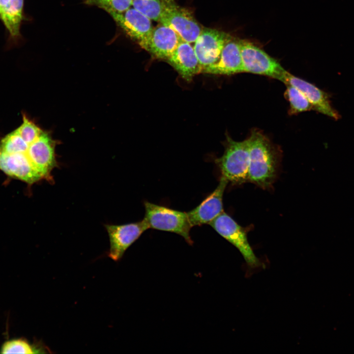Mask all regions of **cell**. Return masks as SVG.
Returning <instances> with one entry per match:
<instances>
[{
  "mask_svg": "<svg viewBox=\"0 0 354 354\" xmlns=\"http://www.w3.org/2000/svg\"><path fill=\"white\" fill-rule=\"evenodd\" d=\"M209 225L239 250L249 266L256 268L261 266L249 243L245 229L229 215L223 211Z\"/></svg>",
  "mask_w": 354,
  "mask_h": 354,
  "instance_id": "5b68a950",
  "label": "cell"
},
{
  "mask_svg": "<svg viewBox=\"0 0 354 354\" xmlns=\"http://www.w3.org/2000/svg\"><path fill=\"white\" fill-rule=\"evenodd\" d=\"M108 232L110 249L108 256L115 261L120 260L125 251L148 227L145 221L122 225H105Z\"/></svg>",
  "mask_w": 354,
  "mask_h": 354,
  "instance_id": "9c48e42d",
  "label": "cell"
},
{
  "mask_svg": "<svg viewBox=\"0 0 354 354\" xmlns=\"http://www.w3.org/2000/svg\"><path fill=\"white\" fill-rule=\"evenodd\" d=\"M182 40L173 29L160 23L153 27L144 50L153 59L166 61Z\"/></svg>",
  "mask_w": 354,
  "mask_h": 354,
  "instance_id": "7c38bea8",
  "label": "cell"
},
{
  "mask_svg": "<svg viewBox=\"0 0 354 354\" xmlns=\"http://www.w3.org/2000/svg\"><path fill=\"white\" fill-rule=\"evenodd\" d=\"M16 130L29 145L35 141L43 132L39 127L25 115L23 116V123Z\"/></svg>",
  "mask_w": 354,
  "mask_h": 354,
  "instance_id": "7402d4cb",
  "label": "cell"
},
{
  "mask_svg": "<svg viewBox=\"0 0 354 354\" xmlns=\"http://www.w3.org/2000/svg\"><path fill=\"white\" fill-rule=\"evenodd\" d=\"M162 6L159 23L173 29L183 40L194 43L203 27L192 13L175 0H162Z\"/></svg>",
  "mask_w": 354,
  "mask_h": 354,
  "instance_id": "277c9868",
  "label": "cell"
},
{
  "mask_svg": "<svg viewBox=\"0 0 354 354\" xmlns=\"http://www.w3.org/2000/svg\"><path fill=\"white\" fill-rule=\"evenodd\" d=\"M110 15L127 36L145 48L153 28L149 18L133 7L124 12Z\"/></svg>",
  "mask_w": 354,
  "mask_h": 354,
  "instance_id": "30bf717a",
  "label": "cell"
},
{
  "mask_svg": "<svg viewBox=\"0 0 354 354\" xmlns=\"http://www.w3.org/2000/svg\"><path fill=\"white\" fill-rule=\"evenodd\" d=\"M10 0H0V13Z\"/></svg>",
  "mask_w": 354,
  "mask_h": 354,
  "instance_id": "603a6c76",
  "label": "cell"
},
{
  "mask_svg": "<svg viewBox=\"0 0 354 354\" xmlns=\"http://www.w3.org/2000/svg\"><path fill=\"white\" fill-rule=\"evenodd\" d=\"M47 350L43 345L38 344L30 345L24 339H13L5 342L0 349L1 354L19 353L33 354L46 353Z\"/></svg>",
  "mask_w": 354,
  "mask_h": 354,
  "instance_id": "e0dca14e",
  "label": "cell"
},
{
  "mask_svg": "<svg viewBox=\"0 0 354 354\" xmlns=\"http://www.w3.org/2000/svg\"><path fill=\"white\" fill-rule=\"evenodd\" d=\"M162 0H133L132 7L151 20L159 22Z\"/></svg>",
  "mask_w": 354,
  "mask_h": 354,
  "instance_id": "44dd1931",
  "label": "cell"
},
{
  "mask_svg": "<svg viewBox=\"0 0 354 354\" xmlns=\"http://www.w3.org/2000/svg\"><path fill=\"white\" fill-rule=\"evenodd\" d=\"M133 0H85L86 5L97 6L110 15L121 13L132 7Z\"/></svg>",
  "mask_w": 354,
  "mask_h": 354,
  "instance_id": "ffe728a7",
  "label": "cell"
},
{
  "mask_svg": "<svg viewBox=\"0 0 354 354\" xmlns=\"http://www.w3.org/2000/svg\"><path fill=\"white\" fill-rule=\"evenodd\" d=\"M248 139L249 162L247 182L263 189H270L279 173V152L259 131H253Z\"/></svg>",
  "mask_w": 354,
  "mask_h": 354,
  "instance_id": "6da1fadb",
  "label": "cell"
},
{
  "mask_svg": "<svg viewBox=\"0 0 354 354\" xmlns=\"http://www.w3.org/2000/svg\"><path fill=\"white\" fill-rule=\"evenodd\" d=\"M225 146L223 154L216 160L221 177L232 185L247 182L249 162L248 139L238 142L228 137Z\"/></svg>",
  "mask_w": 354,
  "mask_h": 354,
  "instance_id": "7a4b0ae2",
  "label": "cell"
},
{
  "mask_svg": "<svg viewBox=\"0 0 354 354\" xmlns=\"http://www.w3.org/2000/svg\"><path fill=\"white\" fill-rule=\"evenodd\" d=\"M285 96L290 103V113L297 114L313 109L311 104L302 92L296 88L286 85Z\"/></svg>",
  "mask_w": 354,
  "mask_h": 354,
  "instance_id": "ac0fdd59",
  "label": "cell"
},
{
  "mask_svg": "<svg viewBox=\"0 0 354 354\" xmlns=\"http://www.w3.org/2000/svg\"><path fill=\"white\" fill-rule=\"evenodd\" d=\"M233 37L217 29L203 28L193 46L202 71L218 60L224 47Z\"/></svg>",
  "mask_w": 354,
  "mask_h": 354,
  "instance_id": "52a82bcc",
  "label": "cell"
},
{
  "mask_svg": "<svg viewBox=\"0 0 354 354\" xmlns=\"http://www.w3.org/2000/svg\"><path fill=\"white\" fill-rule=\"evenodd\" d=\"M24 0H10L0 13L2 21L13 39L20 36V29L23 19Z\"/></svg>",
  "mask_w": 354,
  "mask_h": 354,
  "instance_id": "2e32d148",
  "label": "cell"
},
{
  "mask_svg": "<svg viewBox=\"0 0 354 354\" xmlns=\"http://www.w3.org/2000/svg\"><path fill=\"white\" fill-rule=\"evenodd\" d=\"M228 183V181L221 177L215 189L199 205L187 212L192 227L209 224L224 211L223 197Z\"/></svg>",
  "mask_w": 354,
  "mask_h": 354,
  "instance_id": "8fae6325",
  "label": "cell"
},
{
  "mask_svg": "<svg viewBox=\"0 0 354 354\" xmlns=\"http://www.w3.org/2000/svg\"><path fill=\"white\" fill-rule=\"evenodd\" d=\"M143 220L148 229L170 232L182 236L189 244L193 241L190 235L192 228L187 212L173 209L148 201L144 202Z\"/></svg>",
  "mask_w": 354,
  "mask_h": 354,
  "instance_id": "3957f363",
  "label": "cell"
},
{
  "mask_svg": "<svg viewBox=\"0 0 354 354\" xmlns=\"http://www.w3.org/2000/svg\"><path fill=\"white\" fill-rule=\"evenodd\" d=\"M29 145L16 130L7 135L0 143V152L6 153H26Z\"/></svg>",
  "mask_w": 354,
  "mask_h": 354,
  "instance_id": "d6986e66",
  "label": "cell"
},
{
  "mask_svg": "<svg viewBox=\"0 0 354 354\" xmlns=\"http://www.w3.org/2000/svg\"><path fill=\"white\" fill-rule=\"evenodd\" d=\"M56 142L50 135L43 132L33 143L29 145L25 154L35 170L43 178L52 181V170L57 167L55 156Z\"/></svg>",
  "mask_w": 354,
  "mask_h": 354,
  "instance_id": "ba28073f",
  "label": "cell"
},
{
  "mask_svg": "<svg viewBox=\"0 0 354 354\" xmlns=\"http://www.w3.org/2000/svg\"><path fill=\"white\" fill-rule=\"evenodd\" d=\"M187 82L202 73L201 66L194 47L188 42L182 40L172 54L166 60Z\"/></svg>",
  "mask_w": 354,
  "mask_h": 354,
  "instance_id": "9a60e30c",
  "label": "cell"
},
{
  "mask_svg": "<svg viewBox=\"0 0 354 354\" xmlns=\"http://www.w3.org/2000/svg\"><path fill=\"white\" fill-rule=\"evenodd\" d=\"M243 72L280 80L286 70L275 59L254 44L239 39Z\"/></svg>",
  "mask_w": 354,
  "mask_h": 354,
  "instance_id": "8992f818",
  "label": "cell"
},
{
  "mask_svg": "<svg viewBox=\"0 0 354 354\" xmlns=\"http://www.w3.org/2000/svg\"><path fill=\"white\" fill-rule=\"evenodd\" d=\"M243 72L239 39L234 37L224 47L218 60L202 73L230 75Z\"/></svg>",
  "mask_w": 354,
  "mask_h": 354,
  "instance_id": "5bb4252c",
  "label": "cell"
},
{
  "mask_svg": "<svg viewBox=\"0 0 354 354\" xmlns=\"http://www.w3.org/2000/svg\"><path fill=\"white\" fill-rule=\"evenodd\" d=\"M279 80L300 90L315 110L333 118H338L337 114L330 105L326 94L314 85L292 75L287 70Z\"/></svg>",
  "mask_w": 354,
  "mask_h": 354,
  "instance_id": "4fadbf2b",
  "label": "cell"
}]
</instances>
